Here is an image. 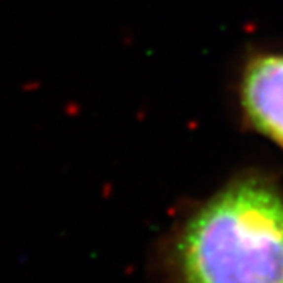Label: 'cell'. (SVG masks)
Returning a JSON list of instances; mask_svg holds the SVG:
<instances>
[{
  "instance_id": "obj_1",
  "label": "cell",
  "mask_w": 283,
  "mask_h": 283,
  "mask_svg": "<svg viewBox=\"0 0 283 283\" xmlns=\"http://www.w3.org/2000/svg\"><path fill=\"white\" fill-rule=\"evenodd\" d=\"M161 283H283V186L246 169L193 203L162 236Z\"/></svg>"
},
{
  "instance_id": "obj_2",
  "label": "cell",
  "mask_w": 283,
  "mask_h": 283,
  "mask_svg": "<svg viewBox=\"0 0 283 283\" xmlns=\"http://www.w3.org/2000/svg\"><path fill=\"white\" fill-rule=\"evenodd\" d=\"M237 103L244 125L283 150V51H259L243 63Z\"/></svg>"
}]
</instances>
